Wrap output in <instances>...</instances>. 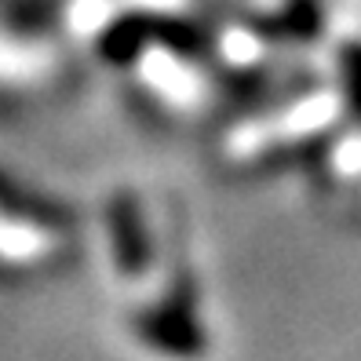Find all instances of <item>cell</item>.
Returning <instances> with one entry per match:
<instances>
[{
    "mask_svg": "<svg viewBox=\"0 0 361 361\" xmlns=\"http://www.w3.org/2000/svg\"><path fill=\"white\" fill-rule=\"evenodd\" d=\"M132 329L146 347L161 357L172 361H201L208 354V332L201 325L197 300H194V285L186 278H176L168 295L146 303L135 310Z\"/></svg>",
    "mask_w": 361,
    "mask_h": 361,
    "instance_id": "cell-1",
    "label": "cell"
},
{
    "mask_svg": "<svg viewBox=\"0 0 361 361\" xmlns=\"http://www.w3.org/2000/svg\"><path fill=\"white\" fill-rule=\"evenodd\" d=\"M106 226H110V256L117 274L121 278H142L154 263V241L139 201L132 194L114 197L106 208Z\"/></svg>",
    "mask_w": 361,
    "mask_h": 361,
    "instance_id": "cell-2",
    "label": "cell"
},
{
    "mask_svg": "<svg viewBox=\"0 0 361 361\" xmlns=\"http://www.w3.org/2000/svg\"><path fill=\"white\" fill-rule=\"evenodd\" d=\"M339 88H343L350 114L361 121V44L357 40L343 44V51H339Z\"/></svg>",
    "mask_w": 361,
    "mask_h": 361,
    "instance_id": "cell-3",
    "label": "cell"
}]
</instances>
